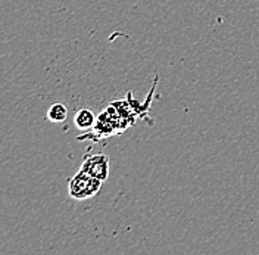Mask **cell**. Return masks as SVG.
<instances>
[{"label":"cell","instance_id":"1","mask_svg":"<svg viewBox=\"0 0 259 255\" xmlns=\"http://www.w3.org/2000/svg\"><path fill=\"white\" fill-rule=\"evenodd\" d=\"M102 183L103 181H100L99 178L80 170L68 181V193L75 201L90 199L99 193L100 188H102Z\"/></svg>","mask_w":259,"mask_h":255},{"label":"cell","instance_id":"2","mask_svg":"<svg viewBox=\"0 0 259 255\" xmlns=\"http://www.w3.org/2000/svg\"><path fill=\"white\" fill-rule=\"evenodd\" d=\"M80 170L96 177L100 181H106L109 177V157L103 154L87 155L82 160Z\"/></svg>","mask_w":259,"mask_h":255},{"label":"cell","instance_id":"3","mask_svg":"<svg viewBox=\"0 0 259 255\" xmlns=\"http://www.w3.org/2000/svg\"><path fill=\"white\" fill-rule=\"evenodd\" d=\"M74 123L78 130H90L96 124V117L90 110H80L75 114Z\"/></svg>","mask_w":259,"mask_h":255},{"label":"cell","instance_id":"4","mask_svg":"<svg viewBox=\"0 0 259 255\" xmlns=\"http://www.w3.org/2000/svg\"><path fill=\"white\" fill-rule=\"evenodd\" d=\"M46 118H48L49 121L56 123V124L64 123L65 120L68 118V110H66V106H65L64 103L56 102V103H53L48 110Z\"/></svg>","mask_w":259,"mask_h":255}]
</instances>
